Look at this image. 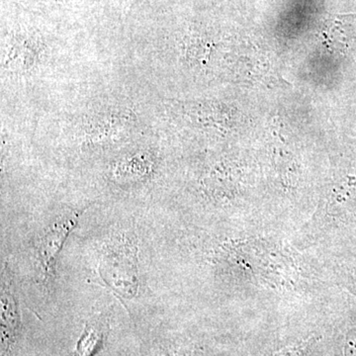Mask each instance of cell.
<instances>
[{
    "instance_id": "1",
    "label": "cell",
    "mask_w": 356,
    "mask_h": 356,
    "mask_svg": "<svg viewBox=\"0 0 356 356\" xmlns=\"http://www.w3.org/2000/svg\"><path fill=\"white\" fill-rule=\"evenodd\" d=\"M79 214L76 212L70 213L60 218L51 225L50 228L44 232L43 238L39 245V259L44 270H49L51 262L64 245L70 231L74 228Z\"/></svg>"
},
{
    "instance_id": "2",
    "label": "cell",
    "mask_w": 356,
    "mask_h": 356,
    "mask_svg": "<svg viewBox=\"0 0 356 356\" xmlns=\"http://www.w3.org/2000/svg\"><path fill=\"white\" fill-rule=\"evenodd\" d=\"M332 41L348 44L356 39V13L337 14L329 28Z\"/></svg>"
},
{
    "instance_id": "3",
    "label": "cell",
    "mask_w": 356,
    "mask_h": 356,
    "mask_svg": "<svg viewBox=\"0 0 356 356\" xmlns=\"http://www.w3.org/2000/svg\"><path fill=\"white\" fill-rule=\"evenodd\" d=\"M346 356H356V331L348 334L346 339Z\"/></svg>"
}]
</instances>
